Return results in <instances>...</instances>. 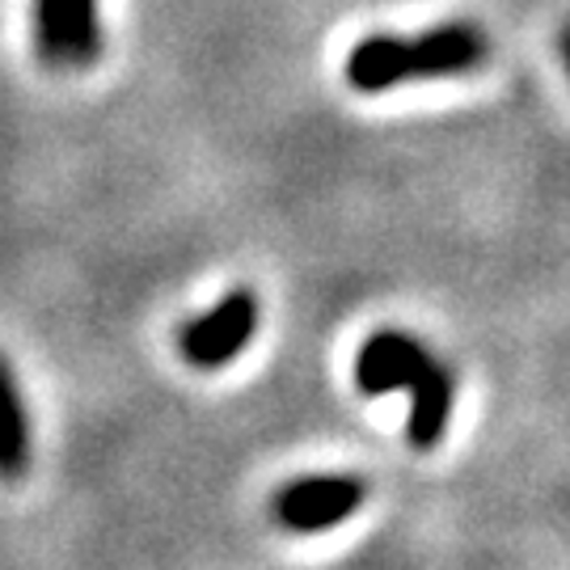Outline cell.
Segmentation results:
<instances>
[{"instance_id":"cell-1","label":"cell","mask_w":570,"mask_h":570,"mask_svg":"<svg viewBox=\"0 0 570 570\" xmlns=\"http://www.w3.org/2000/svg\"><path fill=\"white\" fill-rule=\"evenodd\" d=\"M490 56V42L478 26L452 21L435 26L428 35L397 39V35H372L355 42L346 56V85L360 94H385L406 77H456L473 72Z\"/></svg>"},{"instance_id":"cell-2","label":"cell","mask_w":570,"mask_h":570,"mask_svg":"<svg viewBox=\"0 0 570 570\" xmlns=\"http://www.w3.org/2000/svg\"><path fill=\"white\" fill-rule=\"evenodd\" d=\"M102 0H35V47L56 72H85L102 60Z\"/></svg>"},{"instance_id":"cell-3","label":"cell","mask_w":570,"mask_h":570,"mask_svg":"<svg viewBox=\"0 0 570 570\" xmlns=\"http://www.w3.org/2000/svg\"><path fill=\"white\" fill-rule=\"evenodd\" d=\"M258 296L249 287H233L228 296H220L216 305L199 313L195 322H186L178 334V351L190 367H225L245 351V343L258 330Z\"/></svg>"},{"instance_id":"cell-4","label":"cell","mask_w":570,"mask_h":570,"mask_svg":"<svg viewBox=\"0 0 570 570\" xmlns=\"http://www.w3.org/2000/svg\"><path fill=\"white\" fill-rule=\"evenodd\" d=\"M367 499L360 478H301L275 494V520L287 532H322L343 524Z\"/></svg>"},{"instance_id":"cell-5","label":"cell","mask_w":570,"mask_h":570,"mask_svg":"<svg viewBox=\"0 0 570 570\" xmlns=\"http://www.w3.org/2000/svg\"><path fill=\"white\" fill-rule=\"evenodd\" d=\"M428 351L419 338L397 334V330H381L360 346V360H355V389L364 397H385L397 389H410V381L428 367Z\"/></svg>"},{"instance_id":"cell-6","label":"cell","mask_w":570,"mask_h":570,"mask_svg":"<svg viewBox=\"0 0 570 570\" xmlns=\"http://www.w3.org/2000/svg\"><path fill=\"white\" fill-rule=\"evenodd\" d=\"M410 397H414V410H410V444L414 449H435L444 440L449 410H452L449 367L428 360V367L410 381Z\"/></svg>"},{"instance_id":"cell-7","label":"cell","mask_w":570,"mask_h":570,"mask_svg":"<svg viewBox=\"0 0 570 570\" xmlns=\"http://www.w3.org/2000/svg\"><path fill=\"white\" fill-rule=\"evenodd\" d=\"M26 473H30V414L13 367L0 355V482H21Z\"/></svg>"},{"instance_id":"cell-8","label":"cell","mask_w":570,"mask_h":570,"mask_svg":"<svg viewBox=\"0 0 570 570\" xmlns=\"http://www.w3.org/2000/svg\"><path fill=\"white\" fill-rule=\"evenodd\" d=\"M562 47H567V60H570V30H567V39H562Z\"/></svg>"}]
</instances>
